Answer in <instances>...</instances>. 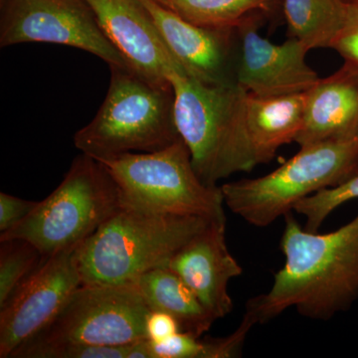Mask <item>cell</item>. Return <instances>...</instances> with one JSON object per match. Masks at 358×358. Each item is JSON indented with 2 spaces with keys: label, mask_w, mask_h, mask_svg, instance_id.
Returning <instances> with one entry per match:
<instances>
[{
  "label": "cell",
  "mask_w": 358,
  "mask_h": 358,
  "mask_svg": "<svg viewBox=\"0 0 358 358\" xmlns=\"http://www.w3.org/2000/svg\"><path fill=\"white\" fill-rule=\"evenodd\" d=\"M285 264L268 293L250 299L246 312L266 324L294 308L310 320H329L358 300V214L333 232L320 234L285 216Z\"/></svg>",
  "instance_id": "obj_1"
},
{
  "label": "cell",
  "mask_w": 358,
  "mask_h": 358,
  "mask_svg": "<svg viewBox=\"0 0 358 358\" xmlns=\"http://www.w3.org/2000/svg\"><path fill=\"white\" fill-rule=\"evenodd\" d=\"M174 94V122L192 154V164L207 185L258 166L247 134L241 87L210 86L185 72L169 77Z\"/></svg>",
  "instance_id": "obj_2"
},
{
  "label": "cell",
  "mask_w": 358,
  "mask_h": 358,
  "mask_svg": "<svg viewBox=\"0 0 358 358\" xmlns=\"http://www.w3.org/2000/svg\"><path fill=\"white\" fill-rule=\"evenodd\" d=\"M210 221L122 207L78 247L82 281L131 284L148 271L166 267Z\"/></svg>",
  "instance_id": "obj_3"
},
{
  "label": "cell",
  "mask_w": 358,
  "mask_h": 358,
  "mask_svg": "<svg viewBox=\"0 0 358 358\" xmlns=\"http://www.w3.org/2000/svg\"><path fill=\"white\" fill-rule=\"evenodd\" d=\"M110 69L105 101L74 136L82 154L100 160L157 152L181 140L174 122L173 87L152 83L131 68Z\"/></svg>",
  "instance_id": "obj_4"
},
{
  "label": "cell",
  "mask_w": 358,
  "mask_h": 358,
  "mask_svg": "<svg viewBox=\"0 0 358 358\" xmlns=\"http://www.w3.org/2000/svg\"><path fill=\"white\" fill-rule=\"evenodd\" d=\"M358 176V138L301 147L300 152L261 178L220 186L224 203L255 227H267L294 210L301 200Z\"/></svg>",
  "instance_id": "obj_5"
},
{
  "label": "cell",
  "mask_w": 358,
  "mask_h": 358,
  "mask_svg": "<svg viewBox=\"0 0 358 358\" xmlns=\"http://www.w3.org/2000/svg\"><path fill=\"white\" fill-rule=\"evenodd\" d=\"M122 208L119 188L99 160L85 154L60 185L0 241L23 239L49 257L81 244Z\"/></svg>",
  "instance_id": "obj_6"
},
{
  "label": "cell",
  "mask_w": 358,
  "mask_h": 358,
  "mask_svg": "<svg viewBox=\"0 0 358 358\" xmlns=\"http://www.w3.org/2000/svg\"><path fill=\"white\" fill-rule=\"evenodd\" d=\"M99 162L114 179L124 208L226 219L220 186L202 181L182 140L157 152H128Z\"/></svg>",
  "instance_id": "obj_7"
},
{
  "label": "cell",
  "mask_w": 358,
  "mask_h": 358,
  "mask_svg": "<svg viewBox=\"0 0 358 358\" xmlns=\"http://www.w3.org/2000/svg\"><path fill=\"white\" fill-rule=\"evenodd\" d=\"M150 310L131 282L82 284L57 317L22 346L131 345L148 339Z\"/></svg>",
  "instance_id": "obj_8"
},
{
  "label": "cell",
  "mask_w": 358,
  "mask_h": 358,
  "mask_svg": "<svg viewBox=\"0 0 358 358\" xmlns=\"http://www.w3.org/2000/svg\"><path fill=\"white\" fill-rule=\"evenodd\" d=\"M23 43L64 45L131 68L85 0H1L0 47Z\"/></svg>",
  "instance_id": "obj_9"
},
{
  "label": "cell",
  "mask_w": 358,
  "mask_h": 358,
  "mask_svg": "<svg viewBox=\"0 0 358 358\" xmlns=\"http://www.w3.org/2000/svg\"><path fill=\"white\" fill-rule=\"evenodd\" d=\"M79 245L47 257L0 308V358H11L48 326L83 284L78 264Z\"/></svg>",
  "instance_id": "obj_10"
},
{
  "label": "cell",
  "mask_w": 358,
  "mask_h": 358,
  "mask_svg": "<svg viewBox=\"0 0 358 358\" xmlns=\"http://www.w3.org/2000/svg\"><path fill=\"white\" fill-rule=\"evenodd\" d=\"M260 15L251 14L236 27L238 86L259 96L307 93L320 79L308 64L310 49L294 37L282 44L264 38Z\"/></svg>",
  "instance_id": "obj_11"
},
{
  "label": "cell",
  "mask_w": 358,
  "mask_h": 358,
  "mask_svg": "<svg viewBox=\"0 0 358 358\" xmlns=\"http://www.w3.org/2000/svg\"><path fill=\"white\" fill-rule=\"evenodd\" d=\"M141 1L186 75L210 86H236V28L220 29L196 25L155 0Z\"/></svg>",
  "instance_id": "obj_12"
},
{
  "label": "cell",
  "mask_w": 358,
  "mask_h": 358,
  "mask_svg": "<svg viewBox=\"0 0 358 358\" xmlns=\"http://www.w3.org/2000/svg\"><path fill=\"white\" fill-rule=\"evenodd\" d=\"M85 1L106 36L138 74L152 83L171 86L169 77L178 71L185 72L167 48L141 0Z\"/></svg>",
  "instance_id": "obj_13"
},
{
  "label": "cell",
  "mask_w": 358,
  "mask_h": 358,
  "mask_svg": "<svg viewBox=\"0 0 358 358\" xmlns=\"http://www.w3.org/2000/svg\"><path fill=\"white\" fill-rule=\"evenodd\" d=\"M166 267L189 286L216 320L232 312L228 286L243 268L228 249L226 219L210 221L174 254Z\"/></svg>",
  "instance_id": "obj_14"
},
{
  "label": "cell",
  "mask_w": 358,
  "mask_h": 358,
  "mask_svg": "<svg viewBox=\"0 0 358 358\" xmlns=\"http://www.w3.org/2000/svg\"><path fill=\"white\" fill-rule=\"evenodd\" d=\"M358 138V73L343 65L307 92L303 127L294 143L301 147Z\"/></svg>",
  "instance_id": "obj_15"
},
{
  "label": "cell",
  "mask_w": 358,
  "mask_h": 358,
  "mask_svg": "<svg viewBox=\"0 0 358 358\" xmlns=\"http://www.w3.org/2000/svg\"><path fill=\"white\" fill-rule=\"evenodd\" d=\"M307 93L259 96L247 93V134L257 164L274 159L279 148L296 141L303 127Z\"/></svg>",
  "instance_id": "obj_16"
},
{
  "label": "cell",
  "mask_w": 358,
  "mask_h": 358,
  "mask_svg": "<svg viewBox=\"0 0 358 358\" xmlns=\"http://www.w3.org/2000/svg\"><path fill=\"white\" fill-rule=\"evenodd\" d=\"M131 284L140 292L150 310L173 315L178 320L182 331L203 336L216 320L189 286L171 268L162 267L148 271L138 275Z\"/></svg>",
  "instance_id": "obj_17"
},
{
  "label": "cell",
  "mask_w": 358,
  "mask_h": 358,
  "mask_svg": "<svg viewBox=\"0 0 358 358\" xmlns=\"http://www.w3.org/2000/svg\"><path fill=\"white\" fill-rule=\"evenodd\" d=\"M292 37L310 50L331 48L345 23L346 0H282Z\"/></svg>",
  "instance_id": "obj_18"
},
{
  "label": "cell",
  "mask_w": 358,
  "mask_h": 358,
  "mask_svg": "<svg viewBox=\"0 0 358 358\" xmlns=\"http://www.w3.org/2000/svg\"><path fill=\"white\" fill-rule=\"evenodd\" d=\"M278 0H169L166 8L194 24L234 29L251 14L268 13Z\"/></svg>",
  "instance_id": "obj_19"
},
{
  "label": "cell",
  "mask_w": 358,
  "mask_h": 358,
  "mask_svg": "<svg viewBox=\"0 0 358 358\" xmlns=\"http://www.w3.org/2000/svg\"><path fill=\"white\" fill-rule=\"evenodd\" d=\"M46 259L35 245L26 240L0 241V308Z\"/></svg>",
  "instance_id": "obj_20"
},
{
  "label": "cell",
  "mask_w": 358,
  "mask_h": 358,
  "mask_svg": "<svg viewBox=\"0 0 358 358\" xmlns=\"http://www.w3.org/2000/svg\"><path fill=\"white\" fill-rule=\"evenodd\" d=\"M355 199H358V176L336 187L306 197L294 205V211L306 218V230L319 232L320 226L336 208Z\"/></svg>",
  "instance_id": "obj_21"
},
{
  "label": "cell",
  "mask_w": 358,
  "mask_h": 358,
  "mask_svg": "<svg viewBox=\"0 0 358 358\" xmlns=\"http://www.w3.org/2000/svg\"><path fill=\"white\" fill-rule=\"evenodd\" d=\"M131 345L22 346L11 358H128Z\"/></svg>",
  "instance_id": "obj_22"
},
{
  "label": "cell",
  "mask_w": 358,
  "mask_h": 358,
  "mask_svg": "<svg viewBox=\"0 0 358 358\" xmlns=\"http://www.w3.org/2000/svg\"><path fill=\"white\" fill-rule=\"evenodd\" d=\"M152 358H209L207 338L179 331L164 341H148Z\"/></svg>",
  "instance_id": "obj_23"
},
{
  "label": "cell",
  "mask_w": 358,
  "mask_h": 358,
  "mask_svg": "<svg viewBox=\"0 0 358 358\" xmlns=\"http://www.w3.org/2000/svg\"><path fill=\"white\" fill-rule=\"evenodd\" d=\"M343 59V65L358 73V0H346L345 23L331 48Z\"/></svg>",
  "instance_id": "obj_24"
},
{
  "label": "cell",
  "mask_w": 358,
  "mask_h": 358,
  "mask_svg": "<svg viewBox=\"0 0 358 358\" xmlns=\"http://www.w3.org/2000/svg\"><path fill=\"white\" fill-rule=\"evenodd\" d=\"M38 201L18 199L8 193H0V233L10 230L29 215Z\"/></svg>",
  "instance_id": "obj_25"
},
{
  "label": "cell",
  "mask_w": 358,
  "mask_h": 358,
  "mask_svg": "<svg viewBox=\"0 0 358 358\" xmlns=\"http://www.w3.org/2000/svg\"><path fill=\"white\" fill-rule=\"evenodd\" d=\"M145 331L148 341H160L182 331V329L178 320L169 313L150 310L145 320Z\"/></svg>",
  "instance_id": "obj_26"
},
{
  "label": "cell",
  "mask_w": 358,
  "mask_h": 358,
  "mask_svg": "<svg viewBox=\"0 0 358 358\" xmlns=\"http://www.w3.org/2000/svg\"><path fill=\"white\" fill-rule=\"evenodd\" d=\"M155 2H157V3L160 4V6L166 7L167 3H169V0H155Z\"/></svg>",
  "instance_id": "obj_27"
}]
</instances>
